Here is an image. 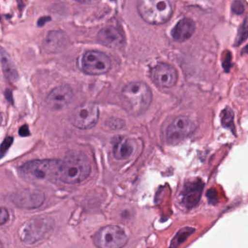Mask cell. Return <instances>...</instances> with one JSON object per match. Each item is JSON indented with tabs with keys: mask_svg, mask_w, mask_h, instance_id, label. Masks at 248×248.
I'll return each instance as SVG.
<instances>
[{
	"mask_svg": "<svg viewBox=\"0 0 248 248\" xmlns=\"http://www.w3.org/2000/svg\"><path fill=\"white\" fill-rule=\"evenodd\" d=\"M91 166L87 156L78 152H71L61 161L58 178L62 182L77 184L88 178Z\"/></svg>",
	"mask_w": 248,
	"mask_h": 248,
	"instance_id": "cell-1",
	"label": "cell"
},
{
	"mask_svg": "<svg viewBox=\"0 0 248 248\" xmlns=\"http://www.w3.org/2000/svg\"><path fill=\"white\" fill-rule=\"evenodd\" d=\"M122 97L129 112L139 115L150 107L152 92L144 82H132L124 87L122 91Z\"/></svg>",
	"mask_w": 248,
	"mask_h": 248,
	"instance_id": "cell-2",
	"label": "cell"
},
{
	"mask_svg": "<svg viewBox=\"0 0 248 248\" xmlns=\"http://www.w3.org/2000/svg\"><path fill=\"white\" fill-rule=\"evenodd\" d=\"M137 9L143 21L154 25L165 24L173 14L172 2L168 0H141Z\"/></svg>",
	"mask_w": 248,
	"mask_h": 248,
	"instance_id": "cell-3",
	"label": "cell"
},
{
	"mask_svg": "<svg viewBox=\"0 0 248 248\" xmlns=\"http://www.w3.org/2000/svg\"><path fill=\"white\" fill-rule=\"evenodd\" d=\"M61 161L37 159L26 162L20 168L24 178L33 181H53L58 178Z\"/></svg>",
	"mask_w": 248,
	"mask_h": 248,
	"instance_id": "cell-4",
	"label": "cell"
},
{
	"mask_svg": "<svg viewBox=\"0 0 248 248\" xmlns=\"http://www.w3.org/2000/svg\"><path fill=\"white\" fill-rule=\"evenodd\" d=\"M128 237L118 226L110 225L101 228L93 236V242L98 248H123Z\"/></svg>",
	"mask_w": 248,
	"mask_h": 248,
	"instance_id": "cell-5",
	"label": "cell"
},
{
	"mask_svg": "<svg viewBox=\"0 0 248 248\" xmlns=\"http://www.w3.org/2000/svg\"><path fill=\"white\" fill-rule=\"evenodd\" d=\"M99 120V108L96 104L86 102L77 107L70 116L72 125L81 130H88L96 125Z\"/></svg>",
	"mask_w": 248,
	"mask_h": 248,
	"instance_id": "cell-6",
	"label": "cell"
},
{
	"mask_svg": "<svg viewBox=\"0 0 248 248\" xmlns=\"http://www.w3.org/2000/svg\"><path fill=\"white\" fill-rule=\"evenodd\" d=\"M111 66L110 58L105 53L96 50L85 52L81 58V69L87 75H104L110 70Z\"/></svg>",
	"mask_w": 248,
	"mask_h": 248,
	"instance_id": "cell-7",
	"label": "cell"
},
{
	"mask_svg": "<svg viewBox=\"0 0 248 248\" xmlns=\"http://www.w3.org/2000/svg\"><path fill=\"white\" fill-rule=\"evenodd\" d=\"M53 229V222L47 217H37L26 223L21 231V236L24 242L34 243L48 234Z\"/></svg>",
	"mask_w": 248,
	"mask_h": 248,
	"instance_id": "cell-8",
	"label": "cell"
},
{
	"mask_svg": "<svg viewBox=\"0 0 248 248\" xmlns=\"http://www.w3.org/2000/svg\"><path fill=\"white\" fill-rule=\"evenodd\" d=\"M196 130L194 122L187 117H176L169 124L166 130V139L171 144L182 141Z\"/></svg>",
	"mask_w": 248,
	"mask_h": 248,
	"instance_id": "cell-9",
	"label": "cell"
},
{
	"mask_svg": "<svg viewBox=\"0 0 248 248\" xmlns=\"http://www.w3.org/2000/svg\"><path fill=\"white\" fill-rule=\"evenodd\" d=\"M151 78L158 87L170 88L176 84L178 75L174 66L168 63H159L152 69Z\"/></svg>",
	"mask_w": 248,
	"mask_h": 248,
	"instance_id": "cell-10",
	"label": "cell"
},
{
	"mask_svg": "<svg viewBox=\"0 0 248 248\" xmlns=\"http://www.w3.org/2000/svg\"><path fill=\"white\" fill-rule=\"evenodd\" d=\"M73 91L69 85H62L53 89L46 98L47 107L52 111H61L68 107L73 99Z\"/></svg>",
	"mask_w": 248,
	"mask_h": 248,
	"instance_id": "cell-11",
	"label": "cell"
},
{
	"mask_svg": "<svg viewBox=\"0 0 248 248\" xmlns=\"http://www.w3.org/2000/svg\"><path fill=\"white\" fill-rule=\"evenodd\" d=\"M98 43L107 47L119 49L124 46L125 39L120 30L112 26L104 27L97 35Z\"/></svg>",
	"mask_w": 248,
	"mask_h": 248,
	"instance_id": "cell-12",
	"label": "cell"
},
{
	"mask_svg": "<svg viewBox=\"0 0 248 248\" xmlns=\"http://www.w3.org/2000/svg\"><path fill=\"white\" fill-rule=\"evenodd\" d=\"M204 184L200 180L188 183L181 192V201L186 208L191 209L200 202L202 194Z\"/></svg>",
	"mask_w": 248,
	"mask_h": 248,
	"instance_id": "cell-13",
	"label": "cell"
},
{
	"mask_svg": "<svg viewBox=\"0 0 248 248\" xmlns=\"http://www.w3.org/2000/svg\"><path fill=\"white\" fill-rule=\"evenodd\" d=\"M44 199V195L40 191H24L14 196V202L19 207L32 209L41 205Z\"/></svg>",
	"mask_w": 248,
	"mask_h": 248,
	"instance_id": "cell-14",
	"label": "cell"
},
{
	"mask_svg": "<svg viewBox=\"0 0 248 248\" xmlns=\"http://www.w3.org/2000/svg\"><path fill=\"white\" fill-rule=\"evenodd\" d=\"M195 23L188 18L180 20L171 31V35L174 40L178 42L186 41L195 31Z\"/></svg>",
	"mask_w": 248,
	"mask_h": 248,
	"instance_id": "cell-15",
	"label": "cell"
},
{
	"mask_svg": "<svg viewBox=\"0 0 248 248\" xmlns=\"http://www.w3.org/2000/svg\"><path fill=\"white\" fill-rule=\"evenodd\" d=\"M133 152L132 142L127 138L118 137L116 139L113 146V153L114 157L117 159H126L131 156Z\"/></svg>",
	"mask_w": 248,
	"mask_h": 248,
	"instance_id": "cell-16",
	"label": "cell"
},
{
	"mask_svg": "<svg viewBox=\"0 0 248 248\" xmlns=\"http://www.w3.org/2000/svg\"><path fill=\"white\" fill-rule=\"evenodd\" d=\"M66 35L62 31H50L45 40V48L50 51H60L66 45Z\"/></svg>",
	"mask_w": 248,
	"mask_h": 248,
	"instance_id": "cell-17",
	"label": "cell"
},
{
	"mask_svg": "<svg viewBox=\"0 0 248 248\" xmlns=\"http://www.w3.org/2000/svg\"><path fill=\"white\" fill-rule=\"evenodd\" d=\"M0 62H2L4 72L8 79L12 80L16 79L18 74L14 68V63L8 57V54L2 48H0Z\"/></svg>",
	"mask_w": 248,
	"mask_h": 248,
	"instance_id": "cell-18",
	"label": "cell"
},
{
	"mask_svg": "<svg viewBox=\"0 0 248 248\" xmlns=\"http://www.w3.org/2000/svg\"><path fill=\"white\" fill-rule=\"evenodd\" d=\"M195 232V229L191 227H186L181 229L175 235V237L171 242L169 248H178L181 243L186 240L190 235L192 234Z\"/></svg>",
	"mask_w": 248,
	"mask_h": 248,
	"instance_id": "cell-19",
	"label": "cell"
},
{
	"mask_svg": "<svg viewBox=\"0 0 248 248\" xmlns=\"http://www.w3.org/2000/svg\"><path fill=\"white\" fill-rule=\"evenodd\" d=\"M221 123L223 127L228 129L234 128L233 113L229 107L223 109L221 114Z\"/></svg>",
	"mask_w": 248,
	"mask_h": 248,
	"instance_id": "cell-20",
	"label": "cell"
},
{
	"mask_svg": "<svg viewBox=\"0 0 248 248\" xmlns=\"http://www.w3.org/2000/svg\"><path fill=\"white\" fill-rule=\"evenodd\" d=\"M232 9L234 14L239 15V14H243L244 11H245V6L240 1H236L232 4Z\"/></svg>",
	"mask_w": 248,
	"mask_h": 248,
	"instance_id": "cell-21",
	"label": "cell"
},
{
	"mask_svg": "<svg viewBox=\"0 0 248 248\" xmlns=\"http://www.w3.org/2000/svg\"><path fill=\"white\" fill-rule=\"evenodd\" d=\"M14 142V139L12 137H8L5 139L3 142H2V145L0 146V152L1 153H5L6 151L8 150V148L11 146Z\"/></svg>",
	"mask_w": 248,
	"mask_h": 248,
	"instance_id": "cell-22",
	"label": "cell"
},
{
	"mask_svg": "<svg viewBox=\"0 0 248 248\" xmlns=\"http://www.w3.org/2000/svg\"><path fill=\"white\" fill-rule=\"evenodd\" d=\"M9 217L8 210L4 207H0V225L6 223Z\"/></svg>",
	"mask_w": 248,
	"mask_h": 248,
	"instance_id": "cell-23",
	"label": "cell"
},
{
	"mask_svg": "<svg viewBox=\"0 0 248 248\" xmlns=\"http://www.w3.org/2000/svg\"><path fill=\"white\" fill-rule=\"evenodd\" d=\"M20 136H23V137H27V136H30V131L29 130L28 126L23 125L22 127L20 128L19 130Z\"/></svg>",
	"mask_w": 248,
	"mask_h": 248,
	"instance_id": "cell-24",
	"label": "cell"
},
{
	"mask_svg": "<svg viewBox=\"0 0 248 248\" xmlns=\"http://www.w3.org/2000/svg\"><path fill=\"white\" fill-rule=\"evenodd\" d=\"M48 21H50V17H43V18H41L39 20L38 25L40 26V27L44 26L45 24Z\"/></svg>",
	"mask_w": 248,
	"mask_h": 248,
	"instance_id": "cell-25",
	"label": "cell"
},
{
	"mask_svg": "<svg viewBox=\"0 0 248 248\" xmlns=\"http://www.w3.org/2000/svg\"><path fill=\"white\" fill-rule=\"evenodd\" d=\"M7 92L8 93H6L7 99H8V101H11V103H12L13 102V101H12L13 97H12V95H11V93L9 91H7Z\"/></svg>",
	"mask_w": 248,
	"mask_h": 248,
	"instance_id": "cell-26",
	"label": "cell"
},
{
	"mask_svg": "<svg viewBox=\"0 0 248 248\" xmlns=\"http://www.w3.org/2000/svg\"><path fill=\"white\" fill-rule=\"evenodd\" d=\"M0 248H4L3 245H2V242L0 241Z\"/></svg>",
	"mask_w": 248,
	"mask_h": 248,
	"instance_id": "cell-27",
	"label": "cell"
}]
</instances>
